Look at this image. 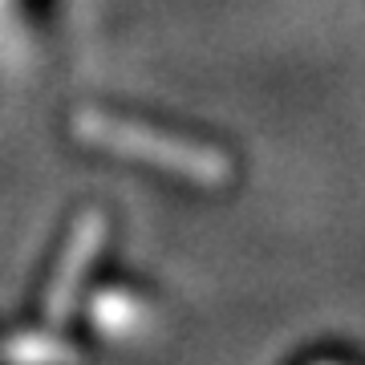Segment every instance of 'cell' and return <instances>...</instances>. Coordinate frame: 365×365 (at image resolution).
I'll use <instances>...</instances> for the list:
<instances>
[{
	"label": "cell",
	"instance_id": "cell-2",
	"mask_svg": "<svg viewBox=\"0 0 365 365\" xmlns=\"http://www.w3.org/2000/svg\"><path fill=\"white\" fill-rule=\"evenodd\" d=\"M4 361L9 365H78L73 345L57 337H41V333H25L4 345Z\"/></svg>",
	"mask_w": 365,
	"mask_h": 365
},
{
	"label": "cell",
	"instance_id": "cell-1",
	"mask_svg": "<svg viewBox=\"0 0 365 365\" xmlns=\"http://www.w3.org/2000/svg\"><path fill=\"white\" fill-rule=\"evenodd\" d=\"M93 244H98V227L90 223V227L78 235V244L69 248V256L61 260L57 276H53L49 297H45V321H49L53 329L66 325L69 317H73V304H78V292H81V276H86V268H90V260H93Z\"/></svg>",
	"mask_w": 365,
	"mask_h": 365
}]
</instances>
